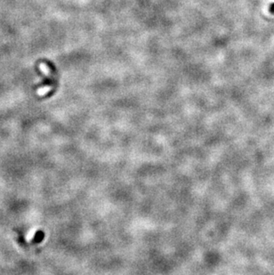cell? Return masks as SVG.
I'll list each match as a JSON object with an SVG mask.
<instances>
[{"label": "cell", "mask_w": 274, "mask_h": 275, "mask_svg": "<svg viewBox=\"0 0 274 275\" xmlns=\"http://www.w3.org/2000/svg\"><path fill=\"white\" fill-rule=\"evenodd\" d=\"M270 12H271L272 13H274V4H272V5L270 6Z\"/></svg>", "instance_id": "6da1fadb"}]
</instances>
